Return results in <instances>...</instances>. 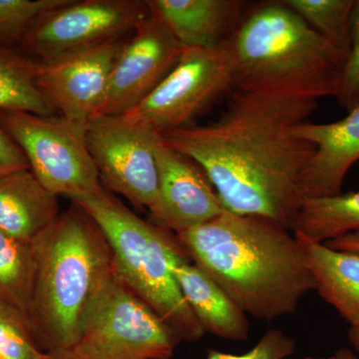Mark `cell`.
Returning a JSON list of instances; mask_svg holds the SVG:
<instances>
[{
    "label": "cell",
    "mask_w": 359,
    "mask_h": 359,
    "mask_svg": "<svg viewBox=\"0 0 359 359\" xmlns=\"http://www.w3.org/2000/svg\"><path fill=\"white\" fill-rule=\"evenodd\" d=\"M0 126L25 153L40 183L68 199L91 197L106 190L87 148L85 129L59 115L0 111Z\"/></svg>",
    "instance_id": "obj_6"
},
{
    "label": "cell",
    "mask_w": 359,
    "mask_h": 359,
    "mask_svg": "<svg viewBox=\"0 0 359 359\" xmlns=\"http://www.w3.org/2000/svg\"><path fill=\"white\" fill-rule=\"evenodd\" d=\"M304 359H335L334 355L330 356V358H306Z\"/></svg>",
    "instance_id": "obj_32"
},
{
    "label": "cell",
    "mask_w": 359,
    "mask_h": 359,
    "mask_svg": "<svg viewBox=\"0 0 359 359\" xmlns=\"http://www.w3.org/2000/svg\"><path fill=\"white\" fill-rule=\"evenodd\" d=\"M47 359H86L73 351H59L48 353Z\"/></svg>",
    "instance_id": "obj_29"
},
{
    "label": "cell",
    "mask_w": 359,
    "mask_h": 359,
    "mask_svg": "<svg viewBox=\"0 0 359 359\" xmlns=\"http://www.w3.org/2000/svg\"><path fill=\"white\" fill-rule=\"evenodd\" d=\"M179 344L116 266L71 351L86 359H171Z\"/></svg>",
    "instance_id": "obj_8"
},
{
    "label": "cell",
    "mask_w": 359,
    "mask_h": 359,
    "mask_svg": "<svg viewBox=\"0 0 359 359\" xmlns=\"http://www.w3.org/2000/svg\"><path fill=\"white\" fill-rule=\"evenodd\" d=\"M102 230L127 285L173 330L180 341L205 335L172 273L169 257L182 247L176 235L143 219L107 190L71 200Z\"/></svg>",
    "instance_id": "obj_4"
},
{
    "label": "cell",
    "mask_w": 359,
    "mask_h": 359,
    "mask_svg": "<svg viewBox=\"0 0 359 359\" xmlns=\"http://www.w3.org/2000/svg\"><path fill=\"white\" fill-rule=\"evenodd\" d=\"M334 97L347 112L359 105V0H355L351 16V49L340 70Z\"/></svg>",
    "instance_id": "obj_25"
},
{
    "label": "cell",
    "mask_w": 359,
    "mask_h": 359,
    "mask_svg": "<svg viewBox=\"0 0 359 359\" xmlns=\"http://www.w3.org/2000/svg\"><path fill=\"white\" fill-rule=\"evenodd\" d=\"M294 235L306 257L316 292L351 327H359V254L330 249L299 233Z\"/></svg>",
    "instance_id": "obj_18"
},
{
    "label": "cell",
    "mask_w": 359,
    "mask_h": 359,
    "mask_svg": "<svg viewBox=\"0 0 359 359\" xmlns=\"http://www.w3.org/2000/svg\"><path fill=\"white\" fill-rule=\"evenodd\" d=\"M155 155L159 189L155 207L149 212L152 223L177 235L211 221L226 210L197 163L166 147L160 139Z\"/></svg>",
    "instance_id": "obj_13"
},
{
    "label": "cell",
    "mask_w": 359,
    "mask_h": 359,
    "mask_svg": "<svg viewBox=\"0 0 359 359\" xmlns=\"http://www.w3.org/2000/svg\"><path fill=\"white\" fill-rule=\"evenodd\" d=\"M149 15L146 0H65L33 23L18 50L51 62L124 39Z\"/></svg>",
    "instance_id": "obj_9"
},
{
    "label": "cell",
    "mask_w": 359,
    "mask_h": 359,
    "mask_svg": "<svg viewBox=\"0 0 359 359\" xmlns=\"http://www.w3.org/2000/svg\"><path fill=\"white\" fill-rule=\"evenodd\" d=\"M295 340L280 330H269L249 353L230 354L208 349L207 359H287L295 353Z\"/></svg>",
    "instance_id": "obj_26"
},
{
    "label": "cell",
    "mask_w": 359,
    "mask_h": 359,
    "mask_svg": "<svg viewBox=\"0 0 359 359\" xmlns=\"http://www.w3.org/2000/svg\"><path fill=\"white\" fill-rule=\"evenodd\" d=\"M184 49L154 16L142 20L118 54L92 119L122 116L138 106L171 72Z\"/></svg>",
    "instance_id": "obj_11"
},
{
    "label": "cell",
    "mask_w": 359,
    "mask_h": 359,
    "mask_svg": "<svg viewBox=\"0 0 359 359\" xmlns=\"http://www.w3.org/2000/svg\"><path fill=\"white\" fill-rule=\"evenodd\" d=\"M34 276L32 241L0 231V301L18 309L27 320Z\"/></svg>",
    "instance_id": "obj_21"
},
{
    "label": "cell",
    "mask_w": 359,
    "mask_h": 359,
    "mask_svg": "<svg viewBox=\"0 0 359 359\" xmlns=\"http://www.w3.org/2000/svg\"><path fill=\"white\" fill-rule=\"evenodd\" d=\"M149 11L184 48H212L230 41L240 25L244 1L146 0Z\"/></svg>",
    "instance_id": "obj_15"
},
{
    "label": "cell",
    "mask_w": 359,
    "mask_h": 359,
    "mask_svg": "<svg viewBox=\"0 0 359 359\" xmlns=\"http://www.w3.org/2000/svg\"><path fill=\"white\" fill-rule=\"evenodd\" d=\"M40 348L27 318L0 301V358L47 359Z\"/></svg>",
    "instance_id": "obj_23"
},
{
    "label": "cell",
    "mask_w": 359,
    "mask_h": 359,
    "mask_svg": "<svg viewBox=\"0 0 359 359\" xmlns=\"http://www.w3.org/2000/svg\"><path fill=\"white\" fill-rule=\"evenodd\" d=\"M58 198L30 169L0 175V231L32 241L58 218Z\"/></svg>",
    "instance_id": "obj_17"
},
{
    "label": "cell",
    "mask_w": 359,
    "mask_h": 359,
    "mask_svg": "<svg viewBox=\"0 0 359 359\" xmlns=\"http://www.w3.org/2000/svg\"><path fill=\"white\" fill-rule=\"evenodd\" d=\"M85 138L104 188L150 212L159 189L155 155L159 135L122 116H103L87 123Z\"/></svg>",
    "instance_id": "obj_10"
},
{
    "label": "cell",
    "mask_w": 359,
    "mask_h": 359,
    "mask_svg": "<svg viewBox=\"0 0 359 359\" xmlns=\"http://www.w3.org/2000/svg\"><path fill=\"white\" fill-rule=\"evenodd\" d=\"M30 169L25 153L0 126V175Z\"/></svg>",
    "instance_id": "obj_27"
},
{
    "label": "cell",
    "mask_w": 359,
    "mask_h": 359,
    "mask_svg": "<svg viewBox=\"0 0 359 359\" xmlns=\"http://www.w3.org/2000/svg\"><path fill=\"white\" fill-rule=\"evenodd\" d=\"M327 247L341 252H358L359 254V231L346 233L341 237L325 243Z\"/></svg>",
    "instance_id": "obj_28"
},
{
    "label": "cell",
    "mask_w": 359,
    "mask_h": 359,
    "mask_svg": "<svg viewBox=\"0 0 359 359\" xmlns=\"http://www.w3.org/2000/svg\"><path fill=\"white\" fill-rule=\"evenodd\" d=\"M176 237L189 259L257 320L297 313L302 299L316 290L299 241L271 222L224 210Z\"/></svg>",
    "instance_id": "obj_2"
},
{
    "label": "cell",
    "mask_w": 359,
    "mask_h": 359,
    "mask_svg": "<svg viewBox=\"0 0 359 359\" xmlns=\"http://www.w3.org/2000/svg\"><path fill=\"white\" fill-rule=\"evenodd\" d=\"M292 231L318 244L359 231V189L339 195L304 198Z\"/></svg>",
    "instance_id": "obj_19"
},
{
    "label": "cell",
    "mask_w": 359,
    "mask_h": 359,
    "mask_svg": "<svg viewBox=\"0 0 359 359\" xmlns=\"http://www.w3.org/2000/svg\"><path fill=\"white\" fill-rule=\"evenodd\" d=\"M127 39L113 40L51 62L37 61V87L57 115L86 127L102 101L116 58Z\"/></svg>",
    "instance_id": "obj_12"
},
{
    "label": "cell",
    "mask_w": 359,
    "mask_h": 359,
    "mask_svg": "<svg viewBox=\"0 0 359 359\" xmlns=\"http://www.w3.org/2000/svg\"><path fill=\"white\" fill-rule=\"evenodd\" d=\"M231 43L238 88L318 84L335 94L346 60L283 1L255 9Z\"/></svg>",
    "instance_id": "obj_5"
},
{
    "label": "cell",
    "mask_w": 359,
    "mask_h": 359,
    "mask_svg": "<svg viewBox=\"0 0 359 359\" xmlns=\"http://www.w3.org/2000/svg\"><path fill=\"white\" fill-rule=\"evenodd\" d=\"M231 40L212 48L184 49L154 91L122 117L157 135L192 126L202 113L235 89Z\"/></svg>",
    "instance_id": "obj_7"
},
{
    "label": "cell",
    "mask_w": 359,
    "mask_h": 359,
    "mask_svg": "<svg viewBox=\"0 0 359 359\" xmlns=\"http://www.w3.org/2000/svg\"><path fill=\"white\" fill-rule=\"evenodd\" d=\"M37 61L0 45V111L57 115L36 85Z\"/></svg>",
    "instance_id": "obj_20"
},
{
    "label": "cell",
    "mask_w": 359,
    "mask_h": 359,
    "mask_svg": "<svg viewBox=\"0 0 359 359\" xmlns=\"http://www.w3.org/2000/svg\"><path fill=\"white\" fill-rule=\"evenodd\" d=\"M32 245V334L45 353L71 351L116 271L114 254L96 222L74 203Z\"/></svg>",
    "instance_id": "obj_3"
},
{
    "label": "cell",
    "mask_w": 359,
    "mask_h": 359,
    "mask_svg": "<svg viewBox=\"0 0 359 359\" xmlns=\"http://www.w3.org/2000/svg\"><path fill=\"white\" fill-rule=\"evenodd\" d=\"M169 264L184 299L205 334L231 341L249 339L248 314L209 276L191 263L183 247L171 252Z\"/></svg>",
    "instance_id": "obj_16"
},
{
    "label": "cell",
    "mask_w": 359,
    "mask_h": 359,
    "mask_svg": "<svg viewBox=\"0 0 359 359\" xmlns=\"http://www.w3.org/2000/svg\"><path fill=\"white\" fill-rule=\"evenodd\" d=\"M295 135L314 152L299 178L302 197L339 195L351 168L359 161V105L332 123L299 124Z\"/></svg>",
    "instance_id": "obj_14"
},
{
    "label": "cell",
    "mask_w": 359,
    "mask_h": 359,
    "mask_svg": "<svg viewBox=\"0 0 359 359\" xmlns=\"http://www.w3.org/2000/svg\"><path fill=\"white\" fill-rule=\"evenodd\" d=\"M65 0H0V45L18 49L23 37L42 14Z\"/></svg>",
    "instance_id": "obj_24"
},
{
    "label": "cell",
    "mask_w": 359,
    "mask_h": 359,
    "mask_svg": "<svg viewBox=\"0 0 359 359\" xmlns=\"http://www.w3.org/2000/svg\"><path fill=\"white\" fill-rule=\"evenodd\" d=\"M335 359H358V356L355 355L351 351V349L347 348H340L339 351H337V353L334 354Z\"/></svg>",
    "instance_id": "obj_31"
},
{
    "label": "cell",
    "mask_w": 359,
    "mask_h": 359,
    "mask_svg": "<svg viewBox=\"0 0 359 359\" xmlns=\"http://www.w3.org/2000/svg\"><path fill=\"white\" fill-rule=\"evenodd\" d=\"M346 58L355 0H283Z\"/></svg>",
    "instance_id": "obj_22"
},
{
    "label": "cell",
    "mask_w": 359,
    "mask_h": 359,
    "mask_svg": "<svg viewBox=\"0 0 359 359\" xmlns=\"http://www.w3.org/2000/svg\"><path fill=\"white\" fill-rule=\"evenodd\" d=\"M348 339L354 349L359 353V327H351L348 330Z\"/></svg>",
    "instance_id": "obj_30"
},
{
    "label": "cell",
    "mask_w": 359,
    "mask_h": 359,
    "mask_svg": "<svg viewBox=\"0 0 359 359\" xmlns=\"http://www.w3.org/2000/svg\"><path fill=\"white\" fill-rule=\"evenodd\" d=\"M328 96L334 89L318 84L236 87L218 119L159 139L202 168L226 211L292 231L304 200L299 178L314 152L295 128Z\"/></svg>",
    "instance_id": "obj_1"
},
{
    "label": "cell",
    "mask_w": 359,
    "mask_h": 359,
    "mask_svg": "<svg viewBox=\"0 0 359 359\" xmlns=\"http://www.w3.org/2000/svg\"><path fill=\"white\" fill-rule=\"evenodd\" d=\"M0 359H1V358H0Z\"/></svg>",
    "instance_id": "obj_33"
}]
</instances>
